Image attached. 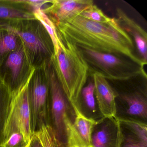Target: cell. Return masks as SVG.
<instances>
[{
  "label": "cell",
  "mask_w": 147,
  "mask_h": 147,
  "mask_svg": "<svg viewBox=\"0 0 147 147\" xmlns=\"http://www.w3.org/2000/svg\"><path fill=\"white\" fill-rule=\"evenodd\" d=\"M18 37L11 32L0 27V81L3 80L1 69L11 52L19 46Z\"/></svg>",
  "instance_id": "9a60e30c"
},
{
  "label": "cell",
  "mask_w": 147,
  "mask_h": 147,
  "mask_svg": "<svg viewBox=\"0 0 147 147\" xmlns=\"http://www.w3.org/2000/svg\"><path fill=\"white\" fill-rule=\"evenodd\" d=\"M37 20L34 13L19 0H0V21Z\"/></svg>",
  "instance_id": "8fae6325"
},
{
  "label": "cell",
  "mask_w": 147,
  "mask_h": 147,
  "mask_svg": "<svg viewBox=\"0 0 147 147\" xmlns=\"http://www.w3.org/2000/svg\"><path fill=\"white\" fill-rule=\"evenodd\" d=\"M75 114L73 127L76 134L89 146H92V136L93 129L98 123L93 119L86 117L79 108V105L73 107Z\"/></svg>",
  "instance_id": "4fadbf2b"
},
{
  "label": "cell",
  "mask_w": 147,
  "mask_h": 147,
  "mask_svg": "<svg viewBox=\"0 0 147 147\" xmlns=\"http://www.w3.org/2000/svg\"><path fill=\"white\" fill-rule=\"evenodd\" d=\"M37 20L17 22H0V27L17 35L23 45L26 61L29 67H34L36 61L40 60L42 65L50 61L54 55L51 39L45 29Z\"/></svg>",
  "instance_id": "3957f363"
},
{
  "label": "cell",
  "mask_w": 147,
  "mask_h": 147,
  "mask_svg": "<svg viewBox=\"0 0 147 147\" xmlns=\"http://www.w3.org/2000/svg\"><path fill=\"white\" fill-rule=\"evenodd\" d=\"M25 60L24 50L20 42L18 47L9 54L5 63V67L10 70L11 74V81L8 86L11 92L18 86L17 81L21 74Z\"/></svg>",
  "instance_id": "7c38bea8"
},
{
  "label": "cell",
  "mask_w": 147,
  "mask_h": 147,
  "mask_svg": "<svg viewBox=\"0 0 147 147\" xmlns=\"http://www.w3.org/2000/svg\"><path fill=\"white\" fill-rule=\"evenodd\" d=\"M94 86V93L99 109L105 118L111 120L117 117L116 98L118 94L102 75L97 72H91Z\"/></svg>",
  "instance_id": "9c48e42d"
},
{
  "label": "cell",
  "mask_w": 147,
  "mask_h": 147,
  "mask_svg": "<svg viewBox=\"0 0 147 147\" xmlns=\"http://www.w3.org/2000/svg\"><path fill=\"white\" fill-rule=\"evenodd\" d=\"M120 123L129 127L140 141L147 143V125L145 123L129 119L117 118Z\"/></svg>",
  "instance_id": "d6986e66"
},
{
  "label": "cell",
  "mask_w": 147,
  "mask_h": 147,
  "mask_svg": "<svg viewBox=\"0 0 147 147\" xmlns=\"http://www.w3.org/2000/svg\"><path fill=\"white\" fill-rule=\"evenodd\" d=\"M29 143L21 132H16L9 137L1 147H28Z\"/></svg>",
  "instance_id": "cb8c5ba5"
},
{
  "label": "cell",
  "mask_w": 147,
  "mask_h": 147,
  "mask_svg": "<svg viewBox=\"0 0 147 147\" xmlns=\"http://www.w3.org/2000/svg\"><path fill=\"white\" fill-rule=\"evenodd\" d=\"M36 68H30L26 76L18 87L11 92V103L5 129L4 142L13 133L21 132L30 142L32 134L31 126L30 111L29 100V87ZM3 142V143H4Z\"/></svg>",
  "instance_id": "5b68a950"
},
{
  "label": "cell",
  "mask_w": 147,
  "mask_h": 147,
  "mask_svg": "<svg viewBox=\"0 0 147 147\" xmlns=\"http://www.w3.org/2000/svg\"><path fill=\"white\" fill-rule=\"evenodd\" d=\"M64 126L68 147H93L86 144L76 134L73 128L71 120L67 115L64 119Z\"/></svg>",
  "instance_id": "ffe728a7"
},
{
  "label": "cell",
  "mask_w": 147,
  "mask_h": 147,
  "mask_svg": "<svg viewBox=\"0 0 147 147\" xmlns=\"http://www.w3.org/2000/svg\"><path fill=\"white\" fill-rule=\"evenodd\" d=\"M122 99L127 103L126 113L146 119L147 118V102L146 98L138 92L123 94Z\"/></svg>",
  "instance_id": "2e32d148"
},
{
  "label": "cell",
  "mask_w": 147,
  "mask_h": 147,
  "mask_svg": "<svg viewBox=\"0 0 147 147\" xmlns=\"http://www.w3.org/2000/svg\"><path fill=\"white\" fill-rule=\"evenodd\" d=\"M80 16L91 21L103 24L108 23L111 19L94 4L82 12Z\"/></svg>",
  "instance_id": "44dd1931"
},
{
  "label": "cell",
  "mask_w": 147,
  "mask_h": 147,
  "mask_svg": "<svg viewBox=\"0 0 147 147\" xmlns=\"http://www.w3.org/2000/svg\"><path fill=\"white\" fill-rule=\"evenodd\" d=\"M12 94L5 80L0 81V147L5 138V129L11 103Z\"/></svg>",
  "instance_id": "5bb4252c"
},
{
  "label": "cell",
  "mask_w": 147,
  "mask_h": 147,
  "mask_svg": "<svg viewBox=\"0 0 147 147\" xmlns=\"http://www.w3.org/2000/svg\"><path fill=\"white\" fill-rule=\"evenodd\" d=\"M56 28L58 33L67 37L78 47L124 57L142 67L147 64L135 54L133 40L116 18L103 24L79 16L71 23Z\"/></svg>",
  "instance_id": "6da1fadb"
},
{
  "label": "cell",
  "mask_w": 147,
  "mask_h": 147,
  "mask_svg": "<svg viewBox=\"0 0 147 147\" xmlns=\"http://www.w3.org/2000/svg\"><path fill=\"white\" fill-rule=\"evenodd\" d=\"M94 86L91 82L82 88L81 93L84 102L89 110L93 113L96 111V104L94 98Z\"/></svg>",
  "instance_id": "603a6c76"
},
{
  "label": "cell",
  "mask_w": 147,
  "mask_h": 147,
  "mask_svg": "<svg viewBox=\"0 0 147 147\" xmlns=\"http://www.w3.org/2000/svg\"><path fill=\"white\" fill-rule=\"evenodd\" d=\"M50 4L41 10L56 27L71 23L94 4L92 0H55Z\"/></svg>",
  "instance_id": "ba28073f"
},
{
  "label": "cell",
  "mask_w": 147,
  "mask_h": 147,
  "mask_svg": "<svg viewBox=\"0 0 147 147\" xmlns=\"http://www.w3.org/2000/svg\"><path fill=\"white\" fill-rule=\"evenodd\" d=\"M91 72H97L112 80L126 81L138 76L147 79L144 68L124 57L79 47Z\"/></svg>",
  "instance_id": "277c9868"
},
{
  "label": "cell",
  "mask_w": 147,
  "mask_h": 147,
  "mask_svg": "<svg viewBox=\"0 0 147 147\" xmlns=\"http://www.w3.org/2000/svg\"><path fill=\"white\" fill-rule=\"evenodd\" d=\"M55 147H68L67 144L64 143L62 141L57 139L56 138L55 136Z\"/></svg>",
  "instance_id": "484cf974"
},
{
  "label": "cell",
  "mask_w": 147,
  "mask_h": 147,
  "mask_svg": "<svg viewBox=\"0 0 147 147\" xmlns=\"http://www.w3.org/2000/svg\"><path fill=\"white\" fill-rule=\"evenodd\" d=\"M28 147H43L40 139L36 134L32 135Z\"/></svg>",
  "instance_id": "d4e9b609"
},
{
  "label": "cell",
  "mask_w": 147,
  "mask_h": 147,
  "mask_svg": "<svg viewBox=\"0 0 147 147\" xmlns=\"http://www.w3.org/2000/svg\"><path fill=\"white\" fill-rule=\"evenodd\" d=\"M34 134L38 137L43 147H55V133L49 125H43Z\"/></svg>",
  "instance_id": "7402d4cb"
},
{
  "label": "cell",
  "mask_w": 147,
  "mask_h": 147,
  "mask_svg": "<svg viewBox=\"0 0 147 147\" xmlns=\"http://www.w3.org/2000/svg\"><path fill=\"white\" fill-rule=\"evenodd\" d=\"M48 63H44L41 67L42 73L36 69L29 85L28 93L32 134L38 131L43 125H48L49 86Z\"/></svg>",
  "instance_id": "8992f818"
},
{
  "label": "cell",
  "mask_w": 147,
  "mask_h": 147,
  "mask_svg": "<svg viewBox=\"0 0 147 147\" xmlns=\"http://www.w3.org/2000/svg\"><path fill=\"white\" fill-rule=\"evenodd\" d=\"M38 20L42 24L49 34L54 48V54H55L59 48L60 39L57 34L56 27L52 21L45 14L41 9L32 12Z\"/></svg>",
  "instance_id": "e0dca14e"
},
{
  "label": "cell",
  "mask_w": 147,
  "mask_h": 147,
  "mask_svg": "<svg viewBox=\"0 0 147 147\" xmlns=\"http://www.w3.org/2000/svg\"><path fill=\"white\" fill-rule=\"evenodd\" d=\"M59 48L51 59V64L67 99L72 107L79 105L82 88L90 69L76 44L57 32Z\"/></svg>",
  "instance_id": "7a4b0ae2"
},
{
  "label": "cell",
  "mask_w": 147,
  "mask_h": 147,
  "mask_svg": "<svg viewBox=\"0 0 147 147\" xmlns=\"http://www.w3.org/2000/svg\"><path fill=\"white\" fill-rule=\"evenodd\" d=\"M113 133L108 124L105 125L92 134L93 147H113Z\"/></svg>",
  "instance_id": "ac0fdd59"
},
{
  "label": "cell",
  "mask_w": 147,
  "mask_h": 147,
  "mask_svg": "<svg viewBox=\"0 0 147 147\" xmlns=\"http://www.w3.org/2000/svg\"><path fill=\"white\" fill-rule=\"evenodd\" d=\"M47 70L49 86L48 125L52 128L56 138L62 141L63 135L65 132L64 119L67 115L66 111L67 97L51 61L47 65Z\"/></svg>",
  "instance_id": "52a82bcc"
},
{
  "label": "cell",
  "mask_w": 147,
  "mask_h": 147,
  "mask_svg": "<svg viewBox=\"0 0 147 147\" xmlns=\"http://www.w3.org/2000/svg\"><path fill=\"white\" fill-rule=\"evenodd\" d=\"M116 13L117 20L119 25L131 37L134 38L138 51L141 55V59L147 63V32L121 8H117Z\"/></svg>",
  "instance_id": "30bf717a"
}]
</instances>
